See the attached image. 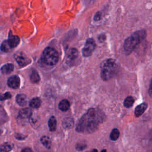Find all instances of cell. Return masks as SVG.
I'll use <instances>...</instances> for the list:
<instances>
[{
  "instance_id": "1",
  "label": "cell",
  "mask_w": 152,
  "mask_h": 152,
  "mask_svg": "<svg viewBox=\"0 0 152 152\" xmlns=\"http://www.w3.org/2000/svg\"><path fill=\"white\" fill-rule=\"evenodd\" d=\"M104 119V114L97 108H90L78 121L76 130L78 132L92 133Z\"/></svg>"
},
{
  "instance_id": "2",
  "label": "cell",
  "mask_w": 152,
  "mask_h": 152,
  "mask_svg": "<svg viewBox=\"0 0 152 152\" xmlns=\"http://www.w3.org/2000/svg\"><path fill=\"white\" fill-rule=\"evenodd\" d=\"M100 69L102 78L104 81H107L117 74L119 71V66L114 59H107L102 62Z\"/></svg>"
},
{
  "instance_id": "3",
  "label": "cell",
  "mask_w": 152,
  "mask_h": 152,
  "mask_svg": "<svg viewBox=\"0 0 152 152\" xmlns=\"http://www.w3.org/2000/svg\"><path fill=\"white\" fill-rule=\"evenodd\" d=\"M146 35L144 30H140L133 33L126 38L124 43V49L127 54H129L136 48V46L142 40Z\"/></svg>"
},
{
  "instance_id": "4",
  "label": "cell",
  "mask_w": 152,
  "mask_h": 152,
  "mask_svg": "<svg viewBox=\"0 0 152 152\" xmlns=\"http://www.w3.org/2000/svg\"><path fill=\"white\" fill-rule=\"evenodd\" d=\"M59 58L58 52L53 48L48 47L46 48L42 55V61L48 65H55Z\"/></svg>"
},
{
  "instance_id": "5",
  "label": "cell",
  "mask_w": 152,
  "mask_h": 152,
  "mask_svg": "<svg viewBox=\"0 0 152 152\" xmlns=\"http://www.w3.org/2000/svg\"><path fill=\"white\" fill-rule=\"evenodd\" d=\"M95 42L93 39H87L82 50L83 56L85 57L90 56L95 49Z\"/></svg>"
},
{
  "instance_id": "6",
  "label": "cell",
  "mask_w": 152,
  "mask_h": 152,
  "mask_svg": "<svg viewBox=\"0 0 152 152\" xmlns=\"http://www.w3.org/2000/svg\"><path fill=\"white\" fill-rule=\"evenodd\" d=\"M15 59L18 64L21 66L28 65L30 62V59L26 56L23 53H17L15 55Z\"/></svg>"
},
{
  "instance_id": "7",
  "label": "cell",
  "mask_w": 152,
  "mask_h": 152,
  "mask_svg": "<svg viewBox=\"0 0 152 152\" xmlns=\"http://www.w3.org/2000/svg\"><path fill=\"white\" fill-rule=\"evenodd\" d=\"M8 86L12 88H18L20 86V80L18 76L14 75L10 77L7 81Z\"/></svg>"
},
{
  "instance_id": "8",
  "label": "cell",
  "mask_w": 152,
  "mask_h": 152,
  "mask_svg": "<svg viewBox=\"0 0 152 152\" xmlns=\"http://www.w3.org/2000/svg\"><path fill=\"white\" fill-rule=\"evenodd\" d=\"M147 108V104L145 103H141L138 105L135 109V115L137 117L140 116Z\"/></svg>"
},
{
  "instance_id": "9",
  "label": "cell",
  "mask_w": 152,
  "mask_h": 152,
  "mask_svg": "<svg viewBox=\"0 0 152 152\" xmlns=\"http://www.w3.org/2000/svg\"><path fill=\"white\" fill-rule=\"evenodd\" d=\"M9 45L11 48L16 47L20 43V39L17 36L11 35L9 37L8 40H7Z\"/></svg>"
},
{
  "instance_id": "10",
  "label": "cell",
  "mask_w": 152,
  "mask_h": 152,
  "mask_svg": "<svg viewBox=\"0 0 152 152\" xmlns=\"http://www.w3.org/2000/svg\"><path fill=\"white\" fill-rule=\"evenodd\" d=\"M32 114V111L29 108H24L19 112V116L23 119L29 118Z\"/></svg>"
},
{
  "instance_id": "11",
  "label": "cell",
  "mask_w": 152,
  "mask_h": 152,
  "mask_svg": "<svg viewBox=\"0 0 152 152\" xmlns=\"http://www.w3.org/2000/svg\"><path fill=\"white\" fill-rule=\"evenodd\" d=\"M16 102L17 103L21 106H24L27 103V99L26 95L23 94H18L16 96Z\"/></svg>"
},
{
  "instance_id": "12",
  "label": "cell",
  "mask_w": 152,
  "mask_h": 152,
  "mask_svg": "<svg viewBox=\"0 0 152 152\" xmlns=\"http://www.w3.org/2000/svg\"><path fill=\"white\" fill-rule=\"evenodd\" d=\"M74 125V121L71 118H65L62 121V126L65 129H70Z\"/></svg>"
},
{
  "instance_id": "13",
  "label": "cell",
  "mask_w": 152,
  "mask_h": 152,
  "mask_svg": "<svg viewBox=\"0 0 152 152\" xmlns=\"http://www.w3.org/2000/svg\"><path fill=\"white\" fill-rule=\"evenodd\" d=\"M78 56V53L77 49H71L68 52V55H67V59L68 61H74L75 59L77 58Z\"/></svg>"
},
{
  "instance_id": "14",
  "label": "cell",
  "mask_w": 152,
  "mask_h": 152,
  "mask_svg": "<svg viewBox=\"0 0 152 152\" xmlns=\"http://www.w3.org/2000/svg\"><path fill=\"white\" fill-rule=\"evenodd\" d=\"M48 126L50 131H55L56 128V119L55 116H51L48 121Z\"/></svg>"
},
{
  "instance_id": "15",
  "label": "cell",
  "mask_w": 152,
  "mask_h": 152,
  "mask_svg": "<svg viewBox=\"0 0 152 152\" xmlns=\"http://www.w3.org/2000/svg\"><path fill=\"white\" fill-rule=\"evenodd\" d=\"M14 69V65L12 64H7L2 66L1 71L3 74L11 73Z\"/></svg>"
},
{
  "instance_id": "16",
  "label": "cell",
  "mask_w": 152,
  "mask_h": 152,
  "mask_svg": "<svg viewBox=\"0 0 152 152\" xmlns=\"http://www.w3.org/2000/svg\"><path fill=\"white\" fill-rule=\"evenodd\" d=\"M59 108L62 111H66L69 108V103L66 100L64 99L61 100L59 103Z\"/></svg>"
},
{
  "instance_id": "17",
  "label": "cell",
  "mask_w": 152,
  "mask_h": 152,
  "mask_svg": "<svg viewBox=\"0 0 152 152\" xmlns=\"http://www.w3.org/2000/svg\"><path fill=\"white\" fill-rule=\"evenodd\" d=\"M29 104L32 108H38L41 104V100L39 97H34L30 100Z\"/></svg>"
},
{
  "instance_id": "18",
  "label": "cell",
  "mask_w": 152,
  "mask_h": 152,
  "mask_svg": "<svg viewBox=\"0 0 152 152\" xmlns=\"http://www.w3.org/2000/svg\"><path fill=\"white\" fill-rule=\"evenodd\" d=\"M30 80L32 83H37L40 80V77L37 73V72L35 70H33L30 74Z\"/></svg>"
},
{
  "instance_id": "19",
  "label": "cell",
  "mask_w": 152,
  "mask_h": 152,
  "mask_svg": "<svg viewBox=\"0 0 152 152\" xmlns=\"http://www.w3.org/2000/svg\"><path fill=\"white\" fill-rule=\"evenodd\" d=\"M12 148L11 144L9 143H4L0 145V152H9Z\"/></svg>"
},
{
  "instance_id": "20",
  "label": "cell",
  "mask_w": 152,
  "mask_h": 152,
  "mask_svg": "<svg viewBox=\"0 0 152 152\" xmlns=\"http://www.w3.org/2000/svg\"><path fill=\"white\" fill-rule=\"evenodd\" d=\"M41 142L43 144L44 146H45L48 148H50L51 146V141L50 138L47 136H43L41 139Z\"/></svg>"
},
{
  "instance_id": "21",
  "label": "cell",
  "mask_w": 152,
  "mask_h": 152,
  "mask_svg": "<svg viewBox=\"0 0 152 152\" xmlns=\"http://www.w3.org/2000/svg\"><path fill=\"white\" fill-rule=\"evenodd\" d=\"M134 102V98L132 96H128L124 100V105L125 106V107L129 108L133 105Z\"/></svg>"
},
{
  "instance_id": "22",
  "label": "cell",
  "mask_w": 152,
  "mask_h": 152,
  "mask_svg": "<svg viewBox=\"0 0 152 152\" xmlns=\"http://www.w3.org/2000/svg\"><path fill=\"white\" fill-rule=\"evenodd\" d=\"M119 137V131L118 129L114 128L110 132V138L112 141H116Z\"/></svg>"
},
{
  "instance_id": "23",
  "label": "cell",
  "mask_w": 152,
  "mask_h": 152,
  "mask_svg": "<svg viewBox=\"0 0 152 152\" xmlns=\"http://www.w3.org/2000/svg\"><path fill=\"white\" fill-rule=\"evenodd\" d=\"M11 49V48L10 47V46L9 45L7 40H5L2 42V43L1 44V49L2 51L5 52H7L8 51H10V50Z\"/></svg>"
},
{
  "instance_id": "24",
  "label": "cell",
  "mask_w": 152,
  "mask_h": 152,
  "mask_svg": "<svg viewBox=\"0 0 152 152\" xmlns=\"http://www.w3.org/2000/svg\"><path fill=\"white\" fill-rule=\"evenodd\" d=\"M11 97V94L10 93H8V92H6L5 94H4L3 95L0 96V99L1 100H2L7 99H10Z\"/></svg>"
},
{
  "instance_id": "25",
  "label": "cell",
  "mask_w": 152,
  "mask_h": 152,
  "mask_svg": "<svg viewBox=\"0 0 152 152\" xmlns=\"http://www.w3.org/2000/svg\"><path fill=\"white\" fill-rule=\"evenodd\" d=\"M148 93L150 96L152 98V79L151 80L150 82V87H149V90H148Z\"/></svg>"
},
{
  "instance_id": "26",
  "label": "cell",
  "mask_w": 152,
  "mask_h": 152,
  "mask_svg": "<svg viewBox=\"0 0 152 152\" xmlns=\"http://www.w3.org/2000/svg\"><path fill=\"white\" fill-rule=\"evenodd\" d=\"M86 147V145H83V144H79L77 145V149L79 150H82L84 147Z\"/></svg>"
},
{
  "instance_id": "27",
  "label": "cell",
  "mask_w": 152,
  "mask_h": 152,
  "mask_svg": "<svg viewBox=\"0 0 152 152\" xmlns=\"http://www.w3.org/2000/svg\"><path fill=\"white\" fill-rule=\"evenodd\" d=\"M21 152H33L32 150L29 148H25L23 150H22V151Z\"/></svg>"
},
{
  "instance_id": "28",
  "label": "cell",
  "mask_w": 152,
  "mask_h": 152,
  "mask_svg": "<svg viewBox=\"0 0 152 152\" xmlns=\"http://www.w3.org/2000/svg\"><path fill=\"white\" fill-rule=\"evenodd\" d=\"M96 17H97V20H99L100 19V15L99 14H96ZM95 19H96L97 18L96 17H94Z\"/></svg>"
},
{
  "instance_id": "29",
  "label": "cell",
  "mask_w": 152,
  "mask_h": 152,
  "mask_svg": "<svg viewBox=\"0 0 152 152\" xmlns=\"http://www.w3.org/2000/svg\"><path fill=\"white\" fill-rule=\"evenodd\" d=\"M91 152H98V151H97V150L96 149H93V150L91 151Z\"/></svg>"
},
{
  "instance_id": "30",
  "label": "cell",
  "mask_w": 152,
  "mask_h": 152,
  "mask_svg": "<svg viewBox=\"0 0 152 152\" xmlns=\"http://www.w3.org/2000/svg\"><path fill=\"white\" fill-rule=\"evenodd\" d=\"M101 152H106V150L105 149H103V150H102L101 151Z\"/></svg>"
}]
</instances>
